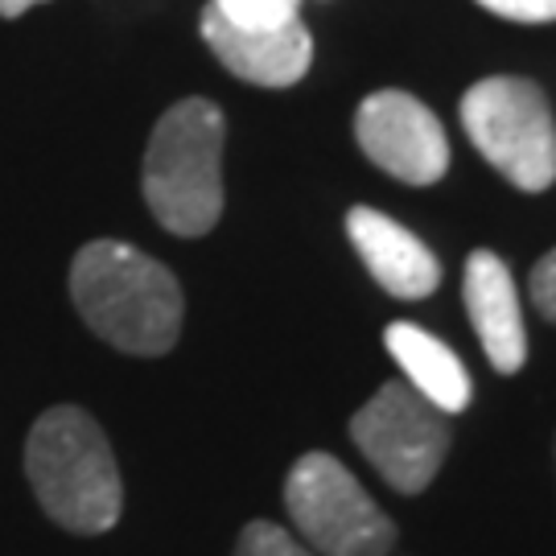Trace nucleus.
<instances>
[{"mask_svg": "<svg viewBox=\"0 0 556 556\" xmlns=\"http://www.w3.org/2000/svg\"><path fill=\"white\" fill-rule=\"evenodd\" d=\"M532 298H536V309L548 321H556V248L536 264L532 273Z\"/></svg>", "mask_w": 556, "mask_h": 556, "instance_id": "15", "label": "nucleus"}, {"mask_svg": "<svg viewBox=\"0 0 556 556\" xmlns=\"http://www.w3.org/2000/svg\"><path fill=\"white\" fill-rule=\"evenodd\" d=\"M351 438L400 495H420L450 454V420L404 379L383 383L351 417Z\"/></svg>", "mask_w": 556, "mask_h": 556, "instance_id": "6", "label": "nucleus"}, {"mask_svg": "<svg viewBox=\"0 0 556 556\" xmlns=\"http://www.w3.org/2000/svg\"><path fill=\"white\" fill-rule=\"evenodd\" d=\"M236 556H314L298 536H289L285 528L268 523V519H256L239 532Z\"/></svg>", "mask_w": 556, "mask_h": 556, "instance_id": "13", "label": "nucleus"}, {"mask_svg": "<svg viewBox=\"0 0 556 556\" xmlns=\"http://www.w3.org/2000/svg\"><path fill=\"white\" fill-rule=\"evenodd\" d=\"M285 507L293 528L321 556H388L396 548V523L330 454H305L293 462Z\"/></svg>", "mask_w": 556, "mask_h": 556, "instance_id": "5", "label": "nucleus"}, {"mask_svg": "<svg viewBox=\"0 0 556 556\" xmlns=\"http://www.w3.org/2000/svg\"><path fill=\"white\" fill-rule=\"evenodd\" d=\"M462 298H466V314L475 321L478 342L491 358V367L503 376H516L523 358H528V334H523V314H519L511 268L486 248L475 252L466 260Z\"/></svg>", "mask_w": 556, "mask_h": 556, "instance_id": "10", "label": "nucleus"}, {"mask_svg": "<svg viewBox=\"0 0 556 556\" xmlns=\"http://www.w3.org/2000/svg\"><path fill=\"white\" fill-rule=\"evenodd\" d=\"M211 9L239 29H285L301 21V0H211Z\"/></svg>", "mask_w": 556, "mask_h": 556, "instance_id": "12", "label": "nucleus"}, {"mask_svg": "<svg viewBox=\"0 0 556 556\" xmlns=\"http://www.w3.org/2000/svg\"><path fill=\"white\" fill-rule=\"evenodd\" d=\"M346 236L367 264V273L379 280V289H388L392 298L420 301L441 285V260L408 227H400L376 206H351Z\"/></svg>", "mask_w": 556, "mask_h": 556, "instance_id": "9", "label": "nucleus"}, {"mask_svg": "<svg viewBox=\"0 0 556 556\" xmlns=\"http://www.w3.org/2000/svg\"><path fill=\"white\" fill-rule=\"evenodd\" d=\"M202 41L236 79L256 83V87H293L305 79L309 62H314V38L301 21L285 25V29H239V25H227L206 4L202 9Z\"/></svg>", "mask_w": 556, "mask_h": 556, "instance_id": "8", "label": "nucleus"}, {"mask_svg": "<svg viewBox=\"0 0 556 556\" xmlns=\"http://www.w3.org/2000/svg\"><path fill=\"white\" fill-rule=\"evenodd\" d=\"M25 478L41 511L75 536H100L124 511V482L103 429L75 404L41 413L25 438Z\"/></svg>", "mask_w": 556, "mask_h": 556, "instance_id": "2", "label": "nucleus"}, {"mask_svg": "<svg viewBox=\"0 0 556 556\" xmlns=\"http://www.w3.org/2000/svg\"><path fill=\"white\" fill-rule=\"evenodd\" d=\"M383 342H388V355L396 358V367L404 371V383L417 396L429 400L438 413L454 417L470 404V396H475L470 371L462 367V358L441 338H433L413 321H392L383 330Z\"/></svg>", "mask_w": 556, "mask_h": 556, "instance_id": "11", "label": "nucleus"}, {"mask_svg": "<svg viewBox=\"0 0 556 556\" xmlns=\"http://www.w3.org/2000/svg\"><path fill=\"white\" fill-rule=\"evenodd\" d=\"M71 298L91 334L124 355H165L181 334L178 277L124 239H91L71 264Z\"/></svg>", "mask_w": 556, "mask_h": 556, "instance_id": "1", "label": "nucleus"}, {"mask_svg": "<svg viewBox=\"0 0 556 556\" xmlns=\"http://www.w3.org/2000/svg\"><path fill=\"white\" fill-rule=\"evenodd\" d=\"M34 4H41V0H0V17H21L25 9H34Z\"/></svg>", "mask_w": 556, "mask_h": 556, "instance_id": "16", "label": "nucleus"}, {"mask_svg": "<svg viewBox=\"0 0 556 556\" xmlns=\"http://www.w3.org/2000/svg\"><path fill=\"white\" fill-rule=\"evenodd\" d=\"M486 13L503 21H519V25H544L556 21V0H478Z\"/></svg>", "mask_w": 556, "mask_h": 556, "instance_id": "14", "label": "nucleus"}, {"mask_svg": "<svg viewBox=\"0 0 556 556\" xmlns=\"http://www.w3.org/2000/svg\"><path fill=\"white\" fill-rule=\"evenodd\" d=\"M358 149L383 174L408 186H433L450 169V140L441 119L408 91H376L358 103Z\"/></svg>", "mask_w": 556, "mask_h": 556, "instance_id": "7", "label": "nucleus"}, {"mask_svg": "<svg viewBox=\"0 0 556 556\" xmlns=\"http://www.w3.org/2000/svg\"><path fill=\"white\" fill-rule=\"evenodd\" d=\"M223 144L227 119L219 103L181 100L157 119L144 149V202L153 219L181 239L206 236L223 215Z\"/></svg>", "mask_w": 556, "mask_h": 556, "instance_id": "3", "label": "nucleus"}, {"mask_svg": "<svg viewBox=\"0 0 556 556\" xmlns=\"http://www.w3.org/2000/svg\"><path fill=\"white\" fill-rule=\"evenodd\" d=\"M462 128L516 190L540 194L556 181V119L536 83L491 75L462 96Z\"/></svg>", "mask_w": 556, "mask_h": 556, "instance_id": "4", "label": "nucleus"}]
</instances>
